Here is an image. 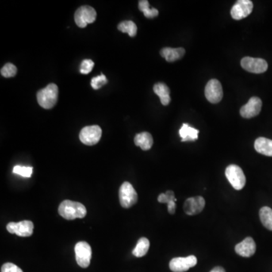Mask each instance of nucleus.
<instances>
[{
  "instance_id": "1",
  "label": "nucleus",
  "mask_w": 272,
  "mask_h": 272,
  "mask_svg": "<svg viewBox=\"0 0 272 272\" xmlns=\"http://www.w3.org/2000/svg\"><path fill=\"white\" fill-rule=\"evenodd\" d=\"M58 212L61 216L67 220H74L80 218L82 219L86 216L87 211L83 204L72 200H64L58 207Z\"/></svg>"
},
{
  "instance_id": "2",
  "label": "nucleus",
  "mask_w": 272,
  "mask_h": 272,
  "mask_svg": "<svg viewBox=\"0 0 272 272\" xmlns=\"http://www.w3.org/2000/svg\"><path fill=\"white\" fill-rule=\"evenodd\" d=\"M36 97L40 106L45 109H51L58 101V86L54 83L48 84L47 87L38 92Z\"/></svg>"
},
{
  "instance_id": "3",
  "label": "nucleus",
  "mask_w": 272,
  "mask_h": 272,
  "mask_svg": "<svg viewBox=\"0 0 272 272\" xmlns=\"http://www.w3.org/2000/svg\"><path fill=\"white\" fill-rule=\"evenodd\" d=\"M225 176L235 190H241L246 185V176L243 170L237 165H230L226 168Z\"/></svg>"
},
{
  "instance_id": "4",
  "label": "nucleus",
  "mask_w": 272,
  "mask_h": 272,
  "mask_svg": "<svg viewBox=\"0 0 272 272\" xmlns=\"http://www.w3.org/2000/svg\"><path fill=\"white\" fill-rule=\"evenodd\" d=\"M119 198L122 207L128 209L137 203L138 194L129 182H124L120 186Z\"/></svg>"
},
{
  "instance_id": "5",
  "label": "nucleus",
  "mask_w": 272,
  "mask_h": 272,
  "mask_svg": "<svg viewBox=\"0 0 272 272\" xmlns=\"http://www.w3.org/2000/svg\"><path fill=\"white\" fill-rule=\"evenodd\" d=\"M97 13L93 7L83 5L77 9L74 16L76 24L79 28H86L88 24H92L96 20Z\"/></svg>"
},
{
  "instance_id": "6",
  "label": "nucleus",
  "mask_w": 272,
  "mask_h": 272,
  "mask_svg": "<svg viewBox=\"0 0 272 272\" xmlns=\"http://www.w3.org/2000/svg\"><path fill=\"white\" fill-rule=\"evenodd\" d=\"M76 260L81 268L86 269L90 265L92 258V248L87 242H78L75 245Z\"/></svg>"
},
{
  "instance_id": "7",
  "label": "nucleus",
  "mask_w": 272,
  "mask_h": 272,
  "mask_svg": "<svg viewBox=\"0 0 272 272\" xmlns=\"http://www.w3.org/2000/svg\"><path fill=\"white\" fill-rule=\"evenodd\" d=\"M101 127L97 125L84 127L80 132V139L86 145H95L99 142L101 138Z\"/></svg>"
},
{
  "instance_id": "8",
  "label": "nucleus",
  "mask_w": 272,
  "mask_h": 272,
  "mask_svg": "<svg viewBox=\"0 0 272 272\" xmlns=\"http://www.w3.org/2000/svg\"><path fill=\"white\" fill-rule=\"evenodd\" d=\"M240 64L244 70L253 74H262L268 69L267 62L262 58L245 57L242 59Z\"/></svg>"
},
{
  "instance_id": "9",
  "label": "nucleus",
  "mask_w": 272,
  "mask_h": 272,
  "mask_svg": "<svg viewBox=\"0 0 272 272\" xmlns=\"http://www.w3.org/2000/svg\"><path fill=\"white\" fill-rule=\"evenodd\" d=\"M197 259L194 256L177 257L170 261V269L173 272H185L197 265Z\"/></svg>"
},
{
  "instance_id": "10",
  "label": "nucleus",
  "mask_w": 272,
  "mask_h": 272,
  "mask_svg": "<svg viewBox=\"0 0 272 272\" xmlns=\"http://www.w3.org/2000/svg\"><path fill=\"white\" fill-rule=\"evenodd\" d=\"M205 96L207 99L212 104H217L223 99V87L219 80L213 79L207 82Z\"/></svg>"
},
{
  "instance_id": "11",
  "label": "nucleus",
  "mask_w": 272,
  "mask_h": 272,
  "mask_svg": "<svg viewBox=\"0 0 272 272\" xmlns=\"http://www.w3.org/2000/svg\"><path fill=\"white\" fill-rule=\"evenodd\" d=\"M254 4L250 0L237 1L231 10V17L235 20H241L250 16L253 12Z\"/></svg>"
},
{
  "instance_id": "12",
  "label": "nucleus",
  "mask_w": 272,
  "mask_h": 272,
  "mask_svg": "<svg viewBox=\"0 0 272 272\" xmlns=\"http://www.w3.org/2000/svg\"><path fill=\"white\" fill-rule=\"evenodd\" d=\"M7 231L11 234H16L17 236L30 237L33 235V223L29 220L10 223L7 224Z\"/></svg>"
},
{
  "instance_id": "13",
  "label": "nucleus",
  "mask_w": 272,
  "mask_h": 272,
  "mask_svg": "<svg viewBox=\"0 0 272 272\" xmlns=\"http://www.w3.org/2000/svg\"><path fill=\"white\" fill-rule=\"evenodd\" d=\"M262 100L258 97H252L248 103L242 107L240 111V115L243 118H253L260 113L262 109Z\"/></svg>"
},
{
  "instance_id": "14",
  "label": "nucleus",
  "mask_w": 272,
  "mask_h": 272,
  "mask_svg": "<svg viewBox=\"0 0 272 272\" xmlns=\"http://www.w3.org/2000/svg\"><path fill=\"white\" fill-rule=\"evenodd\" d=\"M205 207V200L204 197H190L185 200L184 204V211L189 216L199 214L202 212Z\"/></svg>"
},
{
  "instance_id": "15",
  "label": "nucleus",
  "mask_w": 272,
  "mask_h": 272,
  "mask_svg": "<svg viewBox=\"0 0 272 272\" xmlns=\"http://www.w3.org/2000/svg\"><path fill=\"white\" fill-rule=\"evenodd\" d=\"M256 245L253 238L248 237L245 238L243 241L238 243L235 247V252L242 257H251L255 254Z\"/></svg>"
},
{
  "instance_id": "16",
  "label": "nucleus",
  "mask_w": 272,
  "mask_h": 272,
  "mask_svg": "<svg viewBox=\"0 0 272 272\" xmlns=\"http://www.w3.org/2000/svg\"><path fill=\"white\" fill-rule=\"evenodd\" d=\"M185 50L183 48H163L161 49V56L166 59V62H174L176 61L179 60L185 55Z\"/></svg>"
},
{
  "instance_id": "17",
  "label": "nucleus",
  "mask_w": 272,
  "mask_h": 272,
  "mask_svg": "<svg viewBox=\"0 0 272 272\" xmlns=\"http://www.w3.org/2000/svg\"><path fill=\"white\" fill-rule=\"evenodd\" d=\"M256 151L265 156L272 157V140L260 137L256 140L254 144Z\"/></svg>"
},
{
  "instance_id": "18",
  "label": "nucleus",
  "mask_w": 272,
  "mask_h": 272,
  "mask_svg": "<svg viewBox=\"0 0 272 272\" xmlns=\"http://www.w3.org/2000/svg\"><path fill=\"white\" fill-rule=\"evenodd\" d=\"M135 144L139 146L143 151H148L154 144L152 135L149 132H143L135 135Z\"/></svg>"
},
{
  "instance_id": "19",
  "label": "nucleus",
  "mask_w": 272,
  "mask_h": 272,
  "mask_svg": "<svg viewBox=\"0 0 272 272\" xmlns=\"http://www.w3.org/2000/svg\"><path fill=\"white\" fill-rule=\"evenodd\" d=\"M154 92L157 96H159L162 105L166 106L170 104L171 98H170V91L166 84L163 82H158L154 86Z\"/></svg>"
},
{
  "instance_id": "20",
  "label": "nucleus",
  "mask_w": 272,
  "mask_h": 272,
  "mask_svg": "<svg viewBox=\"0 0 272 272\" xmlns=\"http://www.w3.org/2000/svg\"><path fill=\"white\" fill-rule=\"evenodd\" d=\"M158 201L162 204H166L168 206V212L170 214H174L176 208L177 199L175 197V193L173 191H167L166 193H160L158 197Z\"/></svg>"
},
{
  "instance_id": "21",
  "label": "nucleus",
  "mask_w": 272,
  "mask_h": 272,
  "mask_svg": "<svg viewBox=\"0 0 272 272\" xmlns=\"http://www.w3.org/2000/svg\"><path fill=\"white\" fill-rule=\"evenodd\" d=\"M198 129L190 127L188 124H183L179 129L181 142H193L198 139Z\"/></svg>"
},
{
  "instance_id": "22",
  "label": "nucleus",
  "mask_w": 272,
  "mask_h": 272,
  "mask_svg": "<svg viewBox=\"0 0 272 272\" xmlns=\"http://www.w3.org/2000/svg\"><path fill=\"white\" fill-rule=\"evenodd\" d=\"M150 247V242L146 238H142L139 240L135 249L132 250V254L135 256L140 258L147 254Z\"/></svg>"
},
{
  "instance_id": "23",
  "label": "nucleus",
  "mask_w": 272,
  "mask_h": 272,
  "mask_svg": "<svg viewBox=\"0 0 272 272\" xmlns=\"http://www.w3.org/2000/svg\"><path fill=\"white\" fill-rule=\"evenodd\" d=\"M259 217L265 228L272 231V209L270 207H262L259 211Z\"/></svg>"
},
{
  "instance_id": "24",
  "label": "nucleus",
  "mask_w": 272,
  "mask_h": 272,
  "mask_svg": "<svg viewBox=\"0 0 272 272\" xmlns=\"http://www.w3.org/2000/svg\"><path fill=\"white\" fill-rule=\"evenodd\" d=\"M139 9L141 12L144 13V16L147 18H154V17H158L159 12L158 9L150 8L148 1L147 0H141L139 2Z\"/></svg>"
},
{
  "instance_id": "25",
  "label": "nucleus",
  "mask_w": 272,
  "mask_h": 272,
  "mask_svg": "<svg viewBox=\"0 0 272 272\" xmlns=\"http://www.w3.org/2000/svg\"><path fill=\"white\" fill-rule=\"evenodd\" d=\"M118 30L123 33H128L131 37H133L137 33V26L133 21H125L118 25Z\"/></svg>"
},
{
  "instance_id": "26",
  "label": "nucleus",
  "mask_w": 272,
  "mask_h": 272,
  "mask_svg": "<svg viewBox=\"0 0 272 272\" xmlns=\"http://www.w3.org/2000/svg\"><path fill=\"white\" fill-rule=\"evenodd\" d=\"M13 173L24 178H30L33 173V168L31 166H16L13 169Z\"/></svg>"
},
{
  "instance_id": "27",
  "label": "nucleus",
  "mask_w": 272,
  "mask_h": 272,
  "mask_svg": "<svg viewBox=\"0 0 272 272\" xmlns=\"http://www.w3.org/2000/svg\"><path fill=\"white\" fill-rule=\"evenodd\" d=\"M17 74V67L12 63H8L1 69V74L5 78L13 77Z\"/></svg>"
},
{
  "instance_id": "28",
  "label": "nucleus",
  "mask_w": 272,
  "mask_h": 272,
  "mask_svg": "<svg viewBox=\"0 0 272 272\" xmlns=\"http://www.w3.org/2000/svg\"><path fill=\"white\" fill-rule=\"evenodd\" d=\"M107 82H108V80H107L106 77L104 74H101V75L94 77L92 79L91 86L93 89L97 90V89L102 87L103 86H105Z\"/></svg>"
},
{
  "instance_id": "29",
  "label": "nucleus",
  "mask_w": 272,
  "mask_h": 272,
  "mask_svg": "<svg viewBox=\"0 0 272 272\" xmlns=\"http://www.w3.org/2000/svg\"><path fill=\"white\" fill-rule=\"evenodd\" d=\"M95 64L90 59H85L82 61L80 65V73L82 74H88L93 70Z\"/></svg>"
},
{
  "instance_id": "30",
  "label": "nucleus",
  "mask_w": 272,
  "mask_h": 272,
  "mask_svg": "<svg viewBox=\"0 0 272 272\" xmlns=\"http://www.w3.org/2000/svg\"><path fill=\"white\" fill-rule=\"evenodd\" d=\"M1 272H23V271L15 264L8 262L2 265Z\"/></svg>"
},
{
  "instance_id": "31",
  "label": "nucleus",
  "mask_w": 272,
  "mask_h": 272,
  "mask_svg": "<svg viewBox=\"0 0 272 272\" xmlns=\"http://www.w3.org/2000/svg\"><path fill=\"white\" fill-rule=\"evenodd\" d=\"M210 272H225V270H224L223 267L217 266V267L214 268V269H212Z\"/></svg>"
}]
</instances>
